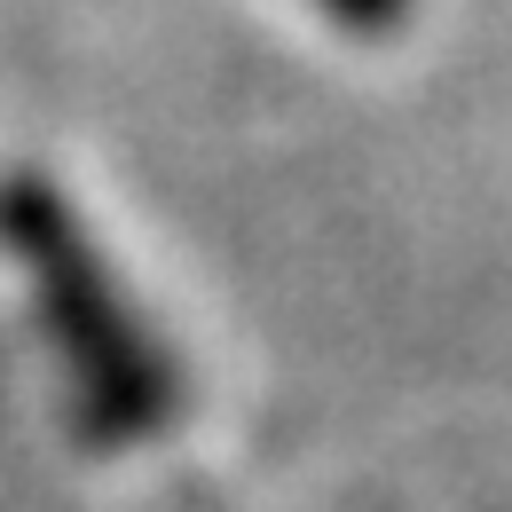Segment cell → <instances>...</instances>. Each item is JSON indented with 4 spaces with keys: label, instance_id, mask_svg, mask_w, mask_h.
I'll list each match as a JSON object with an SVG mask.
<instances>
[{
    "label": "cell",
    "instance_id": "obj_1",
    "mask_svg": "<svg viewBox=\"0 0 512 512\" xmlns=\"http://www.w3.org/2000/svg\"><path fill=\"white\" fill-rule=\"evenodd\" d=\"M0 237H8V253L24 260L32 300H40V316L56 331V355H64L71 386H79V426L95 442L150 434L174 410V363L150 347V331L119 300L111 268L95 260L87 229H79V213L48 182L16 174L0 190Z\"/></svg>",
    "mask_w": 512,
    "mask_h": 512
},
{
    "label": "cell",
    "instance_id": "obj_2",
    "mask_svg": "<svg viewBox=\"0 0 512 512\" xmlns=\"http://www.w3.org/2000/svg\"><path fill=\"white\" fill-rule=\"evenodd\" d=\"M402 8H410V0H323V16L347 24V32H394Z\"/></svg>",
    "mask_w": 512,
    "mask_h": 512
}]
</instances>
